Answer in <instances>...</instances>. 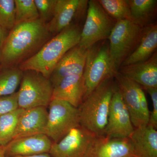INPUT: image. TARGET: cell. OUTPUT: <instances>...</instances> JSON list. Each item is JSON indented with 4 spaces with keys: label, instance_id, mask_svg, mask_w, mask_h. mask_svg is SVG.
<instances>
[{
    "label": "cell",
    "instance_id": "cell-15",
    "mask_svg": "<svg viewBox=\"0 0 157 157\" xmlns=\"http://www.w3.org/2000/svg\"><path fill=\"white\" fill-rule=\"evenodd\" d=\"M52 143V140L45 134H38L13 139L5 146L6 156L48 153Z\"/></svg>",
    "mask_w": 157,
    "mask_h": 157
},
{
    "label": "cell",
    "instance_id": "cell-14",
    "mask_svg": "<svg viewBox=\"0 0 157 157\" xmlns=\"http://www.w3.org/2000/svg\"><path fill=\"white\" fill-rule=\"evenodd\" d=\"M87 49L77 45L68 51L54 69L49 79L53 87L68 76L83 74Z\"/></svg>",
    "mask_w": 157,
    "mask_h": 157
},
{
    "label": "cell",
    "instance_id": "cell-33",
    "mask_svg": "<svg viewBox=\"0 0 157 157\" xmlns=\"http://www.w3.org/2000/svg\"><path fill=\"white\" fill-rule=\"evenodd\" d=\"M0 157H6L5 154V147L0 145Z\"/></svg>",
    "mask_w": 157,
    "mask_h": 157
},
{
    "label": "cell",
    "instance_id": "cell-9",
    "mask_svg": "<svg viewBox=\"0 0 157 157\" xmlns=\"http://www.w3.org/2000/svg\"><path fill=\"white\" fill-rule=\"evenodd\" d=\"M95 135L80 125L59 142H53L48 153L53 157H85Z\"/></svg>",
    "mask_w": 157,
    "mask_h": 157
},
{
    "label": "cell",
    "instance_id": "cell-21",
    "mask_svg": "<svg viewBox=\"0 0 157 157\" xmlns=\"http://www.w3.org/2000/svg\"><path fill=\"white\" fill-rule=\"evenodd\" d=\"M132 22L141 28L155 23L157 0H128Z\"/></svg>",
    "mask_w": 157,
    "mask_h": 157
},
{
    "label": "cell",
    "instance_id": "cell-5",
    "mask_svg": "<svg viewBox=\"0 0 157 157\" xmlns=\"http://www.w3.org/2000/svg\"><path fill=\"white\" fill-rule=\"evenodd\" d=\"M143 29L130 20L116 22L108 40L109 55L117 72L124 61L137 47Z\"/></svg>",
    "mask_w": 157,
    "mask_h": 157
},
{
    "label": "cell",
    "instance_id": "cell-17",
    "mask_svg": "<svg viewBox=\"0 0 157 157\" xmlns=\"http://www.w3.org/2000/svg\"><path fill=\"white\" fill-rule=\"evenodd\" d=\"M86 94L83 74L71 75L65 77L54 86L52 100L66 101L78 108L84 101Z\"/></svg>",
    "mask_w": 157,
    "mask_h": 157
},
{
    "label": "cell",
    "instance_id": "cell-11",
    "mask_svg": "<svg viewBox=\"0 0 157 157\" xmlns=\"http://www.w3.org/2000/svg\"><path fill=\"white\" fill-rule=\"evenodd\" d=\"M135 156L130 138H110L96 135L85 157Z\"/></svg>",
    "mask_w": 157,
    "mask_h": 157
},
{
    "label": "cell",
    "instance_id": "cell-6",
    "mask_svg": "<svg viewBox=\"0 0 157 157\" xmlns=\"http://www.w3.org/2000/svg\"><path fill=\"white\" fill-rule=\"evenodd\" d=\"M17 93L18 107L26 109L47 107L52 100L53 87L49 78L33 70L23 71Z\"/></svg>",
    "mask_w": 157,
    "mask_h": 157
},
{
    "label": "cell",
    "instance_id": "cell-13",
    "mask_svg": "<svg viewBox=\"0 0 157 157\" xmlns=\"http://www.w3.org/2000/svg\"><path fill=\"white\" fill-rule=\"evenodd\" d=\"M86 0H57L54 14L46 24L52 36L72 25L73 21L87 7Z\"/></svg>",
    "mask_w": 157,
    "mask_h": 157
},
{
    "label": "cell",
    "instance_id": "cell-23",
    "mask_svg": "<svg viewBox=\"0 0 157 157\" xmlns=\"http://www.w3.org/2000/svg\"><path fill=\"white\" fill-rule=\"evenodd\" d=\"M24 110L18 108L0 116V145L6 146L13 139L18 119Z\"/></svg>",
    "mask_w": 157,
    "mask_h": 157
},
{
    "label": "cell",
    "instance_id": "cell-18",
    "mask_svg": "<svg viewBox=\"0 0 157 157\" xmlns=\"http://www.w3.org/2000/svg\"><path fill=\"white\" fill-rule=\"evenodd\" d=\"M118 72L142 88H157V53L145 61L121 67Z\"/></svg>",
    "mask_w": 157,
    "mask_h": 157
},
{
    "label": "cell",
    "instance_id": "cell-20",
    "mask_svg": "<svg viewBox=\"0 0 157 157\" xmlns=\"http://www.w3.org/2000/svg\"><path fill=\"white\" fill-rule=\"evenodd\" d=\"M157 25L152 24L144 28L143 34L135 50L127 58L121 67L147 60L157 51Z\"/></svg>",
    "mask_w": 157,
    "mask_h": 157
},
{
    "label": "cell",
    "instance_id": "cell-8",
    "mask_svg": "<svg viewBox=\"0 0 157 157\" xmlns=\"http://www.w3.org/2000/svg\"><path fill=\"white\" fill-rule=\"evenodd\" d=\"M45 134L54 143L80 125L79 110L66 101L53 99L49 104Z\"/></svg>",
    "mask_w": 157,
    "mask_h": 157
},
{
    "label": "cell",
    "instance_id": "cell-16",
    "mask_svg": "<svg viewBox=\"0 0 157 157\" xmlns=\"http://www.w3.org/2000/svg\"><path fill=\"white\" fill-rule=\"evenodd\" d=\"M48 115V111L45 107L24 109L18 119L13 139L38 134H45Z\"/></svg>",
    "mask_w": 157,
    "mask_h": 157
},
{
    "label": "cell",
    "instance_id": "cell-2",
    "mask_svg": "<svg viewBox=\"0 0 157 157\" xmlns=\"http://www.w3.org/2000/svg\"><path fill=\"white\" fill-rule=\"evenodd\" d=\"M82 29L72 24L52 37L36 53L18 65L21 71L33 70L49 78L58 63L71 48L78 45Z\"/></svg>",
    "mask_w": 157,
    "mask_h": 157
},
{
    "label": "cell",
    "instance_id": "cell-35",
    "mask_svg": "<svg viewBox=\"0 0 157 157\" xmlns=\"http://www.w3.org/2000/svg\"><path fill=\"white\" fill-rule=\"evenodd\" d=\"M135 157V156H132V157Z\"/></svg>",
    "mask_w": 157,
    "mask_h": 157
},
{
    "label": "cell",
    "instance_id": "cell-7",
    "mask_svg": "<svg viewBox=\"0 0 157 157\" xmlns=\"http://www.w3.org/2000/svg\"><path fill=\"white\" fill-rule=\"evenodd\" d=\"M87 9L78 44L85 49L98 42L108 40L116 22L104 11L98 1H88Z\"/></svg>",
    "mask_w": 157,
    "mask_h": 157
},
{
    "label": "cell",
    "instance_id": "cell-31",
    "mask_svg": "<svg viewBox=\"0 0 157 157\" xmlns=\"http://www.w3.org/2000/svg\"><path fill=\"white\" fill-rule=\"evenodd\" d=\"M9 31L0 26V51L9 35Z\"/></svg>",
    "mask_w": 157,
    "mask_h": 157
},
{
    "label": "cell",
    "instance_id": "cell-27",
    "mask_svg": "<svg viewBox=\"0 0 157 157\" xmlns=\"http://www.w3.org/2000/svg\"><path fill=\"white\" fill-rule=\"evenodd\" d=\"M39 19L45 24L51 20L54 14L57 0H34Z\"/></svg>",
    "mask_w": 157,
    "mask_h": 157
},
{
    "label": "cell",
    "instance_id": "cell-25",
    "mask_svg": "<svg viewBox=\"0 0 157 157\" xmlns=\"http://www.w3.org/2000/svg\"><path fill=\"white\" fill-rule=\"evenodd\" d=\"M15 25L39 19V14L34 0H14Z\"/></svg>",
    "mask_w": 157,
    "mask_h": 157
},
{
    "label": "cell",
    "instance_id": "cell-10",
    "mask_svg": "<svg viewBox=\"0 0 157 157\" xmlns=\"http://www.w3.org/2000/svg\"><path fill=\"white\" fill-rule=\"evenodd\" d=\"M135 130L118 87L111 99L104 135L110 138H128Z\"/></svg>",
    "mask_w": 157,
    "mask_h": 157
},
{
    "label": "cell",
    "instance_id": "cell-3",
    "mask_svg": "<svg viewBox=\"0 0 157 157\" xmlns=\"http://www.w3.org/2000/svg\"><path fill=\"white\" fill-rule=\"evenodd\" d=\"M117 87L114 77L104 80L78 107L80 125L97 135H104L112 96Z\"/></svg>",
    "mask_w": 157,
    "mask_h": 157
},
{
    "label": "cell",
    "instance_id": "cell-24",
    "mask_svg": "<svg viewBox=\"0 0 157 157\" xmlns=\"http://www.w3.org/2000/svg\"><path fill=\"white\" fill-rule=\"evenodd\" d=\"M98 2L106 13L116 21H132L128 0H99Z\"/></svg>",
    "mask_w": 157,
    "mask_h": 157
},
{
    "label": "cell",
    "instance_id": "cell-1",
    "mask_svg": "<svg viewBox=\"0 0 157 157\" xmlns=\"http://www.w3.org/2000/svg\"><path fill=\"white\" fill-rule=\"evenodd\" d=\"M52 36L46 24L40 19L15 25L1 51L3 68L15 67L36 53Z\"/></svg>",
    "mask_w": 157,
    "mask_h": 157
},
{
    "label": "cell",
    "instance_id": "cell-26",
    "mask_svg": "<svg viewBox=\"0 0 157 157\" xmlns=\"http://www.w3.org/2000/svg\"><path fill=\"white\" fill-rule=\"evenodd\" d=\"M15 25L14 0H0V26L10 31Z\"/></svg>",
    "mask_w": 157,
    "mask_h": 157
},
{
    "label": "cell",
    "instance_id": "cell-22",
    "mask_svg": "<svg viewBox=\"0 0 157 157\" xmlns=\"http://www.w3.org/2000/svg\"><path fill=\"white\" fill-rule=\"evenodd\" d=\"M23 72L17 67L3 68L0 71V98L16 92Z\"/></svg>",
    "mask_w": 157,
    "mask_h": 157
},
{
    "label": "cell",
    "instance_id": "cell-29",
    "mask_svg": "<svg viewBox=\"0 0 157 157\" xmlns=\"http://www.w3.org/2000/svg\"><path fill=\"white\" fill-rule=\"evenodd\" d=\"M148 93L152 102L153 110L150 113L148 124L157 128V88L147 87L143 88Z\"/></svg>",
    "mask_w": 157,
    "mask_h": 157
},
{
    "label": "cell",
    "instance_id": "cell-28",
    "mask_svg": "<svg viewBox=\"0 0 157 157\" xmlns=\"http://www.w3.org/2000/svg\"><path fill=\"white\" fill-rule=\"evenodd\" d=\"M18 108L17 92L0 98V116Z\"/></svg>",
    "mask_w": 157,
    "mask_h": 157
},
{
    "label": "cell",
    "instance_id": "cell-32",
    "mask_svg": "<svg viewBox=\"0 0 157 157\" xmlns=\"http://www.w3.org/2000/svg\"><path fill=\"white\" fill-rule=\"evenodd\" d=\"M6 157H53L49 153L41 154L32 155L29 156H18Z\"/></svg>",
    "mask_w": 157,
    "mask_h": 157
},
{
    "label": "cell",
    "instance_id": "cell-4",
    "mask_svg": "<svg viewBox=\"0 0 157 157\" xmlns=\"http://www.w3.org/2000/svg\"><path fill=\"white\" fill-rule=\"evenodd\" d=\"M117 72L109 55L108 40L98 42L88 48L83 73L85 98L105 79L114 77Z\"/></svg>",
    "mask_w": 157,
    "mask_h": 157
},
{
    "label": "cell",
    "instance_id": "cell-34",
    "mask_svg": "<svg viewBox=\"0 0 157 157\" xmlns=\"http://www.w3.org/2000/svg\"><path fill=\"white\" fill-rule=\"evenodd\" d=\"M3 69L2 67V65H1V63H0V71Z\"/></svg>",
    "mask_w": 157,
    "mask_h": 157
},
{
    "label": "cell",
    "instance_id": "cell-12",
    "mask_svg": "<svg viewBox=\"0 0 157 157\" xmlns=\"http://www.w3.org/2000/svg\"><path fill=\"white\" fill-rule=\"evenodd\" d=\"M114 78L135 128L147 124L140 108L139 90L141 86L119 72Z\"/></svg>",
    "mask_w": 157,
    "mask_h": 157
},
{
    "label": "cell",
    "instance_id": "cell-30",
    "mask_svg": "<svg viewBox=\"0 0 157 157\" xmlns=\"http://www.w3.org/2000/svg\"><path fill=\"white\" fill-rule=\"evenodd\" d=\"M139 93L141 112H142L144 118L145 120V121L148 124L150 112L149 109L148 104H147V101L146 96L144 94V89L141 86H140L139 89Z\"/></svg>",
    "mask_w": 157,
    "mask_h": 157
},
{
    "label": "cell",
    "instance_id": "cell-19",
    "mask_svg": "<svg viewBox=\"0 0 157 157\" xmlns=\"http://www.w3.org/2000/svg\"><path fill=\"white\" fill-rule=\"evenodd\" d=\"M156 128L147 124L135 128L129 138L136 157H157Z\"/></svg>",
    "mask_w": 157,
    "mask_h": 157
}]
</instances>
